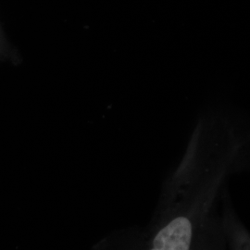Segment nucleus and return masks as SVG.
I'll list each match as a JSON object with an SVG mask.
<instances>
[{
    "mask_svg": "<svg viewBox=\"0 0 250 250\" xmlns=\"http://www.w3.org/2000/svg\"><path fill=\"white\" fill-rule=\"evenodd\" d=\"M192 232L188 218L178 217L158 232L151 250H189Z\"/></svg>",
    "mask_w": 250,
    "mask_h": 250,
    "instance_id": "obj_1",
    "label": "nucleus"
}]
</instances>
